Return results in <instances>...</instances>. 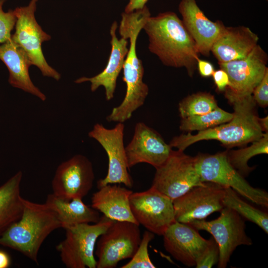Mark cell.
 <instances>
[{
    "mask_svg": "<svg viewBox=\"0 0 268 268\" xmlns=\"http://www.w3.org/2000/svg\"><path fill=\"white\" fill-rule=\"evenodd\" d=\"M143 29L149 39L148 49L166 66L185 67L192 77L199 53L182 21L172 11L149 16Z\"/></svg>",
    "mask_w": 268,
    "mask_h": 268,
    "instance_id": "6da1fadb",
    "label": "cell"
},
{
    "mask_svg": "<svg viewBox=\"0 0 268 268\" xmlns=\"http://www.w3.org/2000/svg\"><path fill=\"white\" fill-rule=\"evenodd\" d=\"M149 16L150 13L146 6L122 14L119 33L121 37L129 39L130 42L123 67V80L126 84V93L122 103L113 108L106 117L109 122L124 123L130 119L133 113L143 105L148 94V87L143 81L144 68L137 56L136 44L138 36Z\"/></svg>",
    "mask_w": 268,
    "mask_h": 268,
    "instance_id": "7a4b0ae2",
    "label": "cell"
},
{
    "mask_svg": "<svg viewBox=\"0 0 268 268\" xmlns=\"http://www.w3.org/2000/svg\"><path fill=\"white\" fill-rule=\"evenodd\" d=\"M228 102L233 106L232 119L215 127L190 133L173 138L169 143L172 147L183 151L191 144L203 140H217L229 147L243 145L261 137L263 131L255 111L256 102L252 95Z\"/></svg>",
    "mask_w": 268,
    "mask_h": 268,
    "instance_id": "3957f363",
    "label": "cell"
},
{
    "mask_svg": "<svg viewBox=\"0 0 268 268\" xmlns=\"http://www.w3.org/2000/svg\"><path fill=\"white\" fill-rule=\"evenodd\" d=\"M59 228L62 224L58 217L48 205L24 199L21 217L0 236V245L17 251L38 264L43 243Z\"/></svg>",
    "mask_w": 268,
    "mask_h": 268,
    "instance_id": "277c9868",
    "label": "cell"
},
{
    "mask_svg": "<svg viewBox=\"0 0 268 268\" xmlns=\"http://www.w3.org/2000/svg\"><path fill=\"white\" fill-rule=\"evenodd\" d=\"M114 221L103 215L93 224L81 223L64 228L65 238L56 246L63 264L67 268H96V242Z\"/></svg>",
    "mask_w": 268,
    "mask_h": 268,
    "instance_id": "5b68a950",
    "label": "cell"
},
{
    "mask_svg": "<svg viewBox=\"0 0 268 268\" xmlns=\"http://www.w3.org/2000/svg\"><path fill=\"white\" fill-rule=\"evenodd\" d=\"M196 167L203 182H212L229 187L238 195L264 208L268 207V194L254 188L229 162L226 151L195 156Z\"/></svg>",
    "mask_w": 268,
    "mask_h": 268,
    "instance_id": "8992f818",
    "label": "cell"
},
{
    "mask_svg": "<svg viewBox=\"0 0 268 268\" xmlns=\"http://www.w3.org/2000/svg\"><path fill=\"white\" fill-rule=\"evenodd\" d=\"M38 0H31L25 6L16 7L14 10L16 17L15 31L11 40L27 54L32 65L38 67L43 75L59 80L61 75L47 63L44 56L42 44L51 39L37 23L35 12Z\"/></svg>",
    "mask_w": 268,
    "mask_h": 268,
    "instance_id": "52a82bcc",
    "label": "cell"
},
{
    "mask_svg": "<svg viewBox=\"0 0 268 268\" xmlns=\"http://www.w3.org/2000/svg\"><path fill=\"white\" fill-rule=\"evenodd\" d=\"M155 169L151 187L172 201L204 183L197 170L195 157L183 151L173 150L166 161Z\"/></svg>",
    "mask_w": 268,
    "mask_h": 268,
    "instance_id": "ba28073f",
    "label": "cell"
},
{
    "mask_svg": "<svg viewBox=\"0 0 268 268\" xmlns=\"http://www.w3.org/2000/svg\"><path fill=\"white\" fill-rule=\"evenodd\" d=\"M138 224L114 221L96 242L97 268H114L122 260L131 259L141 237Z\"/></svg>",
    "mask_w": 268,
    "mask_h": 268,
    "instance_id": "9c48e42d",
    "label": "cell"
},
{
    "mask_svg": "<svg viewBox=\"0 0 268 268\" xmlns=\"http://www.w3.org/2000/svg\"><path fill=\"white\" fill-rule=\"evenodd\" d=\"M220 212L219 216L215 219L196 220L187 224L198 230H204L212 235L219 249L217 267L225 268L238 246H250L253 242L245 232L244 218L235 210L226 206Z\"/></svg>",
    "mask_w": 268,
    "mask_h": 268,
    "instance_id": "30bf717a",
    "label": "cell"
},
{
    "mask_svg": "<svg viewBox=\"0 0 268 268\" xmlns=\"http://www.w3.org/2000/svg\"><path fill=\"white\" fill-rule=\"evenodd\" d=\"M268 60L267 54L257 45L244 59L218 63L229 76L230 84L224 90L228 101L252 95L268 68Z\"/></svg>",
    "mask_w": 268,
    "mask_h": 268,
    "instance_id": "8fae6325",
    "label": "cell"
},
{
    "mask_svg": "<svg viewBox=\"0 0 268 268\" xmlns=\"http://www.w3.org/2000/svg\"><path fill=\"white\" fill-rule=\"evenodd\" d=\"M125 125L118 123L112 129L106 128L97 123L88 133L90 138L95 139L106 151L108 158L106 176L97 182L98 188L108 184H123L132 188L133 185L129 170L124 143Z\"/></svg>",
    "mask_w": 268,
    "mask_h": 268,
    "instance_id": "7c38bea8",
    "label": "cell"
},
{
    "mask_svg": "<svg viewBox=\"0 0 268 268\" xmlns=\"http://www.w3.org/2000/svg\"><path fill=\"white\" fill-rule=\"evenodd\" d=\"M132 214L139 225L158 235H163L176 221L173 201L154 188L132 193L130 196Z\"/></svg>",
    "mask_w": 268,
    "mask_h": 268,
    "instance_id": "4fadbf2b",
    "label": "cell"
},
{
    "mask_svg": "<svg viewBox=\"0 0 268 268\" xmlns=\"http://www.w3.org/2000/svg\"><path fill=\"white\" fill-rule=\"evenodd\" d=\"M224 187L209 182L196 186L173 201L176 221L189 223L203 220L224 207Z\"/></svg>",
    "mask_w": 268,
    "mask_h": 268,
    "instance_id": "5bb4252c",
    "label": "cell"
},
{
    "mask_svg": "<svg viewBox=\"0 0 268 268\" xmlns=\"http://www.w3.org/2000/svg\"><path fill=\"white\" fill-rule=\"evenodd\" d=\"M94 179L90 161L76 154L58 167L52 181L53 194L67 200L83 199L91 190Z\"/></svg>",
    "mask_w": 268,
    "mask_h": 268,
    "instance_id": "9a60e30c",
    "label": "cell"
},
{
    "mask_svg": "<svg viewBox=\"0 0 268 268\" xmlns=\"http://www.w3.org/2000/svg\"><path fill=\"white\" fill-rule=\"evenodd\" d=\"M125 150L129 169L141 163L156 169L166 161L173 150L158 133L141 122L135 124L132 139Z\"/></svg>",
    "mask_w": 268,
    "mask_h": 268,
    "instance_id": "2e32d148",
    "label": "cell"
},
{
    "mask_svg": "<svg viewBox=\"0 0 268 268\" xmlns=\"http://www.w3.org/2000/svg\"><path fill=\"white\" fill-rule=\"evenodd\" d=\"M162 236L166 251L188 267L196 266L209 242V240L203 238L191 225L176 221Z\"/></svg>",
    "mask_w": 268,
    "mask_h": 268,
    "instance_id": "e0dca14e",
    "label": "cell"
},
{
    "mask_svg": "<svg viewBox=\"0 0 268 268\" xmlns=\"http://www.w3.org/2000/svg\"><path fill=\"white\" fill-rule=\"evenodd\" d=\"M178 9L184 26L194 40L199 53L208 56L212 45L226 26L221 21L209 20L196 0H181Z\"/></svg>",
    "mask_w": 268,
    "mask_h": 268,
    "instance_id": "ac0fdd59",
    "label": "cell"
},
{
    "mask_svg": "<svg viewBox=\"0 0 268 268\" xmlns=\"http://www.w3.org/2000/svg\"><path fill=\"white\" fill-rule=\"evenodd\" d=\"M117 27L116 21H114L111 26L110 32L112 49L107 64L104 70L93 77H82L75 81L77 83L90 82V88L92 92L95 91L100 86H103L107 101L111 100L114 97L117 79L123 69L129 50L128 39L124 37L118 39L116 36Z\"/></svg>",
    "mask_w": 268,
    "mask_h": 268,
    "instance_id": "d6986e66",
    "label": "cell"
},
{
    "mask_svg": "<svg viewBox=\"0 0 268 268\" xmlns=\"http://www.w3.org/2000/svg\"><path fill=\"white\" fill-rule=\"evenodd\" d=\"M258 41V35L247 27H226L212 45L211 52L218 63L240 60L251 53Z\"/></svg>",
    "mask_w": 268,
    "mask_h": 268,
    "instance_id": "ffe728a7",
    "label": "cell"
},
{
    "mask_svg": "<svg viewBox=\"0 0 268 268\" xmlns=\"http://www.w3.org/2000/svg\"><path fill=\"white\" fill-rule=\"evenodd\" d=\"M0 60L9 71L8 82L14 87L32 94L42 101L46 95L32 82L29 67L32 65L26 52L11 39L0 44Z\"/></svg>",
    "mask_w": 268,
    "mask_h": 268,
    "instance_id": "44dd1931",
    "label": "cell"
},
{
    "mask_svg": "<svg viewBox=\"0 0 268 268\" xmlns=\"http://www.w3.org/2000/svg\"><path fill=\"white\" fill-rule=\"evenodd\" d=\"M98 189L91 197L92 208L113 220L138 224L130 208V196L133 192L132 190L117 184H108Z\"/></svg>",
    "mask_w": 268,
    "mask_h": 268,
    "instance_id": "7402d4cb",
    "label": "cell"
},
{
    "mask_svg": "<svg viewBox=\"0 0 268 268\" xmlns=\"http://www.w3.org/2000/svg\"><path fill=\"white\" fill-rule=\"evenodd\" d=\"M57 214L62 228L81 223H95L101 217L99 211L85 204L82 199L67 200L54 194H49L45 202Z\"/></svg>",
    "mask_w": 268,
    "mask_h": 268,
    "instance_id": "603a6c76",
    "label": "cell"
},
{
    "mask_svg": "<svg viewBox=\"0 0 268 268\" xmlns=\"http://www.w3.org/2000/svg\"><path fill=\"white\" fill-rule=\"evenodd\" d=\"M22 172H17L0 186V236L21 216L24 200L20 195Z\"/></svg>",
    "mask_w": 268,
    "mask_h": 268,
    "instance_id": "cb8c5ba5",
    "label": "cell"
},
{
    "mask_svg": "<svg viewBox=\"0 0 268 268\" xmlns=\"http://www.w3.org/2000/svg\"><path fill=\"white\" fill-rule=\"evenodd\" d=\"M224 206L235 210L243 218L254 223L267 234L268 233V214L242 199L232 189L225 187L223 199Z\"/></svg>",
    "mask_w": 268,
    "mask_h": 268,
    "instance_id": "d4e9b609",
    "label": "cell"
},
{
    "mask_svg": "<svg viewBox=\"0 0 268 268\" xmlns=\"http://www.w3.org/2000/svg\"><path fill=\"white\" fill-rule=\"evenodd\" d=\"M268 153V133L252 142L250 146L237 150L226 151L227 159L231 165L243 177L248 175L255 167L248 165L253 156Z\"/></svg>",
    "mask_w": 268,
    "mask_h": 268,
    "instance_id": "484cf974",
    "label": "cell"
},
{
    "mask_svg": "<svg viewBox=\"0 0 268 268\" xmlns=\"http://www.w3.org/2000/svg\"><path fill=\"white\" fill-rule=\"evenodd\" d=\"M233 116V113L226 112L218 106L207 113L182 119L179 128L181 131L186 132L203 131L226 123L231 120Z\"/></svg>",
    "mask_w": 268,
    "mask_h": 268,
    "instance_id": "4316f807",
    "label": "cell"
},
{
    "mask_svg": "<svg viewBox=\"0 0 268 268\" xmlns=\"http://www.w3.org/2000/svg\"><path fill=\"white\" fill-rule=\"evenodd\" d=\"M217 107L213 95L207 92H198L189 95L180 101L178 110L183 119L207 113Z\"/></svg>",
    "mask_w": 268,
    "mask_h": 268,
    "instance_id": "83f0119b",
    "label": "cell"
},
{
    "mask_svg": "<svg viewBox=\"0 0 268 268\" xmlns=\"http://www.w3.org/2000/svg\"><path fill=\"white\" fill-rule=\"evenodd\" d=\"M154 234L146 230L142 234L140 243L131 260L122 268H155L148 251L149 244L154 238Z\"/></svg>",
    "mask_w": 268,
    "mask_h": 268,
    "instance_id": "f1b7e54d",
    "label": "cell"
},
{
    "mask_svg": "<svg viewBox=\"0 0 268 268\" xmlns=\"http://www.w3.org/2000/svg\"><path fill=\"white\" fill-rule=\"evenodd\" d=\"M7 0H0V44L11 39V32L15 26L16 17L13 10L7 12L3 10V5Z\"/></svg>",
    "mask_w": 268,
    "mask_h": 268,
    "instance_id": "f546056e",
    "label": "cell"
},
{
    "mask_svg": "<svg viewBox=\"0 0 268 268\" xmlns=\"http://www.w3.org/2000/svg\"><path fill=\"white\" fill-rule=\"evenodd\" d=\"M208 240L206 249L197 262L195 266L197 268H211L218 262L219 249L218 244L213 238Z\"/></svg>",
    "mask_w": 268,
    "mask_h": 268,
    "instance_id": "4dcf8cb0",
    "label": "cell"
},
{
    "mask_svg": "<svg viewBox=\"0 0 268 268\" xmlns=\"http://www.w3.org/2000/svg\"><path fill=\"white\" fill-rule=\"evenodd\" d=\"M252 94L256 103L262 107L268 105V68L258 85L254 89Z\"/></svg>",
    "mask_w": 268,
    "mask_h": 268,
    "instance_id": "1f68e13d",
    "label": "cell"
},
{
    "mask_svg": "<svg viewBox=\"0 0 268 268\" xmlns=\"http://www.w3.org/2000/svg\"><path fill=\"white\" fill-rule=\"evenodd\" d=\"M212 76L214 84L218 91H224L225 88L229 85V76L223 69L220 68L214 70Z\"/></svg>",
    "mask_w": 268,
    "mask_h": 268,
    "instance_id": "d6a6232c",
    "label": "cell"
},
{
    "mask_svg": "<svg viewBox=\"0 0 268 268\" xmlns=\"http://www.w3.org/2000/svg\"><path fill=\"white\" fill-rule=\"evenodd\" d=\"M197 67L200 75L203 77L212 76L214 71L213 65L209 62L199 59L197 61Z\"/></svg>",
    "mask_w": 268,
    "mask_h": 268,
    "instance_id": "836d02e7",
    "label": "cell"
},
{
    "mask_svg": "<svg viewBox=\"0 0 268 268\" xmlns=\"http://www.w3.org/2000/svg\"><path fill=\"white\" fill-rule=\"evenodd\" d=\"M148 0H130L125 8V12H133L143 8Z\"/></svg>",
    "mask_w": 268,
    "mask_h": 268,
    "instance_id": "e575fe53",
    "label": "cell"
},
{
    "mask_svg": "<svg viewBox=\"0 0 268 268\" xmlns=\"http://www.w3.org/2000/svg\"><path fill=\"white\" fill-rule=\"evenodd\" d=\"M11 260L9 255L0 249V268H7L11 265Z\"/></svg>",
    "mask_w": 268,
    "mask_h": 268,
    "instance_id": "d590c367",
    "label": "cell"
},
{
    "mask_svg": "<svg viewBox=\"0 0 268 268\" xmlns=\"http://www.w3.org/2000/svg\"><path fill=\"white\" fill-rule=\"evenodd\" d=\"M259 122L263 131L268 132V117L266 116L263 118H259Z\"/></svg>",
    "mask_w": 268,
    "mask_h": 268,
    "instance_id": "8d00e7d4",
    "label": "cell"
}]
</instances>
